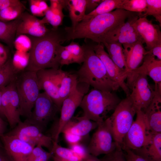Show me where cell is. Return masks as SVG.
I'll use <instances>...</instances> for the list:
<instances>
[{"instance_id": "cell-26", "label": "cell", "mask_w": 161, "mask_h": 161, "mask_svg": "<svg viewBox=\"0 0 161 161\" xmlns=\"http://www.w3.org/2000/svg\"><path fill=\"white\" fill-rule=\"evenodd\" d=\"M78 77L75 74L61 70L58 84V93L63 102L78 88Z\"/></svg>"}, {"instance_id": "cell-20", "label": "cell", "mask_w": 161, "mask_h": 161, "mask_svg": "<svg viewBox=\"0 0 161 161\" xmlns=\"http://www.w3.org/2000/svg\"><path fill=\"white\" fill-rule=\"evenodd\" d=\"M154 97L148 106L143 111L150 131L161 132V85H156Z\"/></svg>"}, {"instance_id": "cell-9", "label": "cell", "mask_w": 161, "mask_h": 161, "mask_svg": "<svg viewBox=\"0 0 161 161\" xmlns=\"http://www.w3.org/2000/svg\"><path fill=\"white\" fill-rule=\"evenodd\" d=\"M97 128L87 148L88 152L96 157L113 152L117 147L108 123L105 120L98 123Z\"/></svg>"}, {"instance_id": "cell-7", "label": "cell", "mask_w": 161, "mask_h": 161, "mask_svg": "<svg viewBox=\"0 0 161 161\" xmlns=\"http://www.w3.org/2000/svg\"><path fill=\"white\" fill-rule=\"evenodd\" d=\"M135 120L125 135L122 143V150L135 151L146 145L151 141L153 134L150 131L144 112L137 110Z\"/></svg>"}, {"instance_id": "cell-6", "label": "cell", "mask_w": 161, "mask_h": 161, "mask_svg": "<svg viewBox=\"0 0 161 161\" xmlns=\"http://www.w3.org/2000/svg\"><path fill=\"white\" fill-rule=\"evenodd\" d=\"M136 112L129 95L121 100L112 114L106 119L118 148H121L124 138L134 121Z\"/></svg>"}, {"instance_id": "cell-29", "label": "cell", "mask_w": 161, "mask_h": 161, "mask_svg": "<svg viewBox=\"0 0 161 161\" xmlns=\"http://www.w3.org/2000/svg\"><path fill=\"white\" fill-rule=\"evenodd\" d=\"M20 21V17L10 21H0V41L4 43L10 48L13 47L17 27Z\"/></svg>"}, {"instance_id": "cell-41", "label": "cell", "mask_w": 161, "mask_h": 161, "mask_svg": "<svg viewBox=\"0 0 161 161\" xmlns=\"http://www.w3.org/2000/svg\"><path fill=\"white\" fill-rule=\"evenodd\" d=\"M58 59L60 66L74 63L72 58L65 46L61 45L58 53Z\"/></svg>"}, {"instance_id": "cell-16", "label": "cell", "mask_w": 161, "mask_h": 161, "mask_svg": "<svg viewBox=\"0 0 161 161\" xmlns=\"http://www.w3.org/2000/svg\"><path fill=\"white\" fill-rule=\"evenodd\" d=\"M139 17V14H134L129 17L126 21L109 34L102 43L105 41H114L122 45L143 41L134 26V23Z\"/></svg>"}, {"instance_id": "cell-37", "label": "cell", "mask_w": 161, "mask_h": 161, "mask_svg": "<svg viewBox=\"0 0 161 161\" xmlns=\"http://www.w3.org/2000/svg\"><path fill=\"white\" fill-rule=\"evenodd\" d=\"M29 58V52L16 50L12 59V64L16 69L20 72L24 70L27 67Z\"/></svg>"}, {"instance_id": "cell-50", "label": "cell", "mask_w": 161, "mask_h": 161, "mask_svg": "<svg viewBox=\"0 0 161 161\" xmlns=\"http://www.w3.org/2000/svg\"><path fill=\"white\" fill-rule=\"evenodd\" d=\"M0 161H11L6 153L2 145L0 147Z\"/></svg>"}, {"instance_id": "cell-22", "label": "cell", "mask_w": 161, "mask_h": 161, "mask_svg": "<svg viewBox=\"0 0 161 161\" xmlns=\"http://www.w3.org/2000/svg\"><path fill=\"white\" fill-rule=\"evenodd\" d=\"M143 41L131 44H122L124 55L128 72L138 67L146 55Z\"/></svg>"}, {"instance_id": "cell-14", "label": "cell", "mask_w": 161, "mask_h": 161, "mask_svg": "<svg viewBox=\"0 0 161 161\" xmlns=\"http://www.w3.org/2000/svg\"><path fill=\"white\" fill-rule=\"evenodd\" d=\"M92 47L95 54L103 64L110 78L118 84L126 96L129 95L130 93L129 88L125 81L128 73L121 70L114 63L105 51L102 43H98Z\"/></svg>"}, {"instance_id": "cell-30", "label": "cell", "mask_w": 161, "mask_h": 161, "mask_svg": "<svg viewBox=\"0 0 161 161\" xmlns=\"http://www.w3.org/2000/svg\"><path fill=\"white\" fill-rule=\"evenodd\" d=\"M123 1V0H103L94 10L86 14L82 21H87L97 16L110 12L115 9H120Z\"/></svg>"}, {"instance_id": "cell-31", "label": "cell", "mask_w": 161, "mask_h": 161, "mask_svg": "<svg viewBox=\"0 0 161 161\" xmlns=\"http://www.w3.org/2000/svg\"><path fill=\"white\" fill-rule=\"evenodd\" d=\"M50 152L53 161H83L70 148L63 147L54 141Z\"/></svg>"}, {"instance_id": "cell-4", "label": "cell", "mask_w": 161, "mask_h": 161, "mask_svg": "<svg viewBox=\"0 0 161 161\" xmlns=\"http://www.w3.org/2000/svg\"><path fill=\"white\" fill-rule=\"evenodd\" d=\"M121 100L113 92L93 89L84 95L79 106L83 117L98 124L108 117V114L114 111Z\"/></svg>"}, {"instance_id": "cell-49", "label": "cell", "mask_w": 161, "mask_h": 161, "mask_svg": "<svg viewBox=\"0 0 161 161\" xmlns=\"http://www.w3.org/2000/svg\"><path fill=\"white\" fill-rule=\"evenodd\" d=\"M21 3L19 0H0V10Z\"/></svg>"}, {"instance_id": "cell-48", "label": "cell", "mask_w": 161, "mask_h": 161, "mask_svg": "<svg viewBox=\"0 0 161 161\" xmlns=\"http://www.w3.org/2000/svg\"><path fill=\"white\" fill-rule=\"evenodd\" d=\"M147 54H150L154 57L156 56L157 59L161 60V44L155 46L150 50L146 51V55Z\"/></svg>"}, {"instance_id": "cell-3", "label": "cell", "mask_w": 161, "mask_h": 161, "mask_svg": "<svg viewBox=\"0 0 161 161\" xmlns=\"http://www.w3.org/2000/svg\"><path fill=\"white\" fill-rule=\"evenodd\" d=\"M83 64L75 73L78 82L84 83L102 91L113 92L120 87L109 77L102 62L95 54L93 47L83 46Z\"/></svg>"}, {"instance_id": "cell-46", "label": "cell", "mask_w": 161, "mask_h": 161, "mask_svg": "<svg viewBox=\"0 0 161 161\" xmlns=\"http://www.w3.org/2000/svg\"><path fill=\"white\" fill-rule=\"evenodd\" d=\"M102 1V0H86V13L88 12V14L94 10Z\"/></svg>"}, {"instance_id": "cell-25", "label": "cell", "mask_w": 161, "mask_h": 161, "mask_svg": "<svg viewBox=\"0 0 161 161\" xmlns=\"http://www.w3.org/2000/svg\"><path fill=\"white\" fill-rule=\"evenodd\" d=\"M132 151L148 161H161V132L154 134L146 145Z\"/></svg>"}, {"instance_id": "cell-44", "label": "cell", "mask_w": 161, "mask_h": 161, "mask_svg": "<svg viewBox=\"0 0 161 161\" xmlns=\"http://www.w3.org/2000/svg\"><path fill=\"white\" fill-rule=\"evenodd\" d=\"M124 150L125 151L124 155L126 161H148L131 150L126 149Z\"/></svg>"}, {"instance_id": "cell-33", "label": "cell", "mask_w": 161, "mask_h": 161, "mask_svg": "<svg viewBox=\"0 0 161 161\" xmlns=\"http://www.w3.org/2000/svg\"><path fill=\"white\" fill-rule=\"evenodd\" d=\"M25 9V6L21 3L0 10V21L8 22L16 20L20 17Z\"/></svg>"}, {"instance_id": "cell-17", "label": "cell", "mask_w": 161, "mask_h": 161, "mask_svg": "<svg viewBox=\"0 0 161 161\" xmlns=\"http://www.w3.org/2000/svg\"><path fill=\"white\" fill-rule=\"evenodd\" d=\"M59 69L48 68L36 72L40 90H43L60 111L62 102L60 98L57 84Z\"/></svg>"}, {"instance_id": "cell-19", "label": "cell", "mask_w": 161, "mask_h": 161, "mask_svg": "<svg viewBox=\"0 0 161 161\" xmlns=\"http://www.w3.org/2000/svg\"><path fill=\"white\" fill-rule=\"evenodd\" d=\"M127 72L126 83L128 85L131 83L134 77L138 74L148 76L153 80L155 85L161 83V60L156 58L151 54H146L140 66Z\"/></svg>"}, {"instance_id": "cell-8", "label": "cell", "mask_w": 161, "mask_h": 161, "mask_svg": "<svg viewBox=\"0 0 161 161\" xmlns=\"http://www.w3.org/2000/svg\"><path fill=\"white\" fill-rule=\"evenodd\" d=\"M43 131L38 126L25 120L24 122H19L12 130L7 134L16 137L35 146L39 145L45 147L50 152L53 140L51 137L44 134Z\"/></svg>"}, {"instance_id": "cell-28", "label": "cell", "mask_w": 161, "mask_h": 161, "mask_svg": "<svg viewBox=\"0 0 161 161\" xmlns=\"http://www.w3.org/2000/svg\"><path fill=\"white\" fill-rule=\"evenodd\" d=\"M86 0H67L66 7L72 24L70 28H74L82 20L86 14Z\"/></svg>"}, {"instance_id": "cell-27", "label": "cell", "mask_w": 161, "mask_h": 161, "mask_svg": "<svg viewBox=\"0 0 161 161\" xmlns=\"http://www.w3.org/2000/svg\"><path fill=\"white\" fill-rule=\"evenodd\" d=\"M114 63L122 71L126 72L128 68L123 53L122 45L117 42L105 41L102 43Z\"/></svg>"}, {"instance_id": "cell-12", "label": "cell", "mask_w": 161, "mask_h": 161, "mask_svg": "<svg viewBox=\"0 0 161 161\" xmlns=\"http://www.w3.org/2000/svg\"><path fill=\"white\" fill-rule=\"evenodd\" d=\"M14 80L7 86L0 89L2 104L6 118L12 128L21 121L19 100Z\"/></svg>"}, {"instance_id": "cell-54", "label": "cell", "mask_w": 161, "mask_h": 161, "mask_svg": "<svg viewBox=\"0 0 161 161\" xmlns=\"http://www.w3.org/2000/svg\"><path fill=\"white\" fill-rule=\"evenodd\" d=\"M2 145V144L0 142V147Z\"/></svg>"}, {"instance_id": "cell-51", "label": "cell", "mask_w": 161, "mask_h": 161, "mask_svg": "<svg viewBox=\"0 0 161 161\" xmlns=\"http://www.w3.org/2000/svg\"><path fill=\"white\" fill-rule=\"evenodd\" d=\"M7 127V123L0 116V137L5 134Z\"/></svg>"}, {"instance_id": "cell-35", "label": "cell", "mask_w": 161, "mask_h": 161, "mask_svg": "<svg viewBox=\"0 0 161 161\" xmlns=\"http://www.w3.org/2000/svg\"><path fill=\"white\" fill-rule=\"evenodd\" d=\"M147 4L146 10L144 13L140 16L146 17L148 16H154L161 26V0H146Z\"/></svg>"}, {"instance_id": "cell-53", "label": "cell", "mask_w": 161, "mask_h": 161, "mask_svg": "<svg viewBox=\"0 0 161 161\" xmlns=\"http://www.w3.org/2000/svg\"><path fill=\"white\" fill-rule=\"evenodd\" d=\"M0 116L3 119L6 118L5 114L1 102V94L0 91Z\"/></svg>"}, {"instance_id": "cell-42", "label": "cell", "mask_w": 161, "mask_h": 161, "mask_svg": "<svg viewBox=\"0 0 161 161\" xmlns=\"http://www.w3.org/2000/svg\"><path fill=\"white\" fill-rule=\"evenodd\" d=\"M104 161H126L121 148H117L113 152L106 155L102 159Z\"/></svg>"}, {"instance_id": "cell-18", "label": "cell", "mask_w": 161, "mask_h": 161, "mask_svg": "<svg viewBox=\"0 0 161 161\" xmlns=\"http://www.w3.org/2000/svg\"><path fill=\"white\" fill-rule=\"evenodd\" d=\"M134 26L145 43V49L146 51L161 44V32L160 26L153 24L146 17H139L134 23Z\"/></svg>"}, {"instance_id": "cell-23", "label": "cell", "mask_w": 161, "mask_h": 161, "mask_svg": "<svg viewBox=\"0 0 161 161\" xmlns=\"http://www.w3.org/2000/svg\"><path fill=\"white\" fill-rule=\"evenodd\" d=\"M97 126L96 122L83 116L73 117L65 126L61 133L70 134L83 138Z\"/></svg>"}, {"instance_id": "cell-36", "label": "cell", "mask_w": 161, "mask_h": 161, "mask_svg": "<svg viewBox=\"0 0 161 161\" xmlns=\"http://www.w3.org/2000/svg\"><path fill=\"white\" fill-rule=\"evenodd\" d=\"M69 52L74 63L81 64L84 59V50L83 46L78 43L72 41L68 45L65 46Z\"/></svg>"}, {"instance_id": "cell-32", "label": "cell", "mask_w": 161, "mask_h": 161, "mask_svg": "<svg viewBox=\"0 0 161 161\" xmlns=\"http://www.w3.org/2000/svg\"><path fill=\"white\" fill-rule=\"evenodd\" d=\"M13 66L11 58H9L4 64L0 66V89L10 83L19 72Z\"/></svg>"}, {"instance_id": "cell-39", "label": "cell", "mask_w": 161, "mask_h": 161, "mask_svg": "<svg viewBox=\"0 0 161 161\" xmlns=\"http://www.w3.org/2000/svg\"><path fill=\"white\" fill-rule=\"evenodd\" d=\"M40 145L35 146L29 156L27 161H48L52 157V153L45 150Z\"/></svg>"}, {"instance_id": "cell-11", "label": "cell", "mask_w": 161, "mask_h": 161, "mask_svg": "<svg viewBox=\"0 0 161 161\" xmlns=\"http://www.w3.org/2000/svg\"><path fill=\"white\" fill-rule=\"evenodd\" d=\"M129 96L137 111H143L149 105L154 97V90L149 84L147 76L138 74L133 78L129 88Z\"/></svg>"}, {"instance_id": "cell-45", "label": "cell", "mask_w": 161, "mask_h": 161, "mask_svg": "<svg viewBox=\"0 0 161 161\" xmlns=\"http://www.w3.org/2000/svg\"><path fill=\"white\" fill-rule=\"evenodd\" d=\"M64 134L66 140L71 146L80 143L82 138L80 137L70 134L65 133Z\"/></svg>"}, {"instance_id": "cell-47", "label": "cell", "mask_w": 161, "mask_h": 161, "mask_svg": "<svg viewBox=\"0 0 161 161\" xmlns=\"http://www.w3.org/2000/svg\"><path fill=\"white\" fill-rule=\"evenodd\" d=\"M8 59V54L6 48L0 42V66L4 64Z\"/></svg>"}, {"instance_id": "cell-43", "label": "cell", "mask_w": 161, "mask_h": 161, "mask_svg": "<svg viewBox=\"0 0 161 161\" xmlns=\"http://www.w3.org/2000/svg\"><path fill=\"white\" fill-rule=\"evenodd\" d=\"M79 157L83 160L89 154L87 148L80 143L75 144L71 146L70 148Z\"/></svg>"}, {"instance_id": "cell-52", "label": "cell", "mask_w": 161, "mask_h": 161, "mask_svg": "<svg viewBox=\"0 0 161 161\" xmlns=\"http://www.w3.org/2000/svg\"><path fill=\"white\" fill-rule=\"evenodd\" d=\"M83 161H104L102 159H99L96 157L89 154Z\"/></svg>"}, {"instance_id": "cell-21", "label": "cell", "mask_w": 161, "mask_h": 161, "mask_svg": "<svg viewBox=\"0 0 161 161\" xmlns=\"http://www.w3.org/2000/svg\"><path fill=\"white\" fill-rule=\"evenodd\" d=\"M20 21L16 30V37L21 34L40 37L45 35L49 30L41 19L27 12L23 13L20 16Z\"/></svg>"}, {"instance_id": "cell-10", "label": "cell", "mask_w": 161, "mask_h": 161, "mask_svg": "<svg viewBox=\"0 0 161 161\" xmlns=\"http://www.w3.org/2000/svg\"><path fill=\"white\" fill-rule=\"evenodd\" d=\"M30 117L25 120L44 131L48 123L59 111L50 97L45 92L40 93Z\"/></svg>"}, {"instance_id": "cell-1", "label": "cell", "mask_w": 161, "mask_h": 161, "mask_svg": "<svg viewBox=\"0 0 161 161\" xmlns=\"http://www.w3.org/2000/svg\"><path fill=\"white\" fill-rule=\"evenodd\" d=\"M133 12L117 9L110 12L97 16L85 21H82L73 28L66 27V40L87 38L102 43L106 36L118 28Z\"/></svg>"}, {"instance_id": "cell-40", "label": "cell", "mask_w": 161, "mask_h": 161, "mask_svg": "<svg viewBox=\"0 0 161 161\" xmlns=\"http://www.w3.org/2000/svg\"><path fill=\"white\" fill-rule=\"evenodd\" d=\"M13 46L16 50L28 52L32 47L31 39L27 35H20L16 37L13 43Z\"/></svg>"}, {"instance_id": "cell-13", "label": "cell", "mask_w": 161, "mask_h": 161, "mask_svg": "<svg viewBox=\"0 0 161 161\" xmlns=\"http://www.w3.org/2000/svg\"><path fill=\"white\" fill-rule=\"evenodd\" d=\"M84 95V92L77 88L63 101L60 110V116L51 137L54 141L58 142L59 136L63 128L73 117Z\"/></svg>"}, {"instance_id": "cell-38", "label": "cell", "mask_w": 161, "mask_h": 161, "mask_svg": "<svg viewBox=\"0 0 161 161\" xmlns=\"http://www.w3.org/2000/svg\"><path fill=\"white\" fill-rule=\"evenodd\" d=\"M28 1L32 15L36 17L45 16L49 8L45 1L29 0Z\"/></svg>"}, {"instance_id": "cell-34", "label": "cell", "mask_w": 161, "mask_h": 161, "mask_svg": "<svg viewBox=\"0 0 161 161\" xmlns=\"http://www.w3.org/2000/svg\"><path fill=\"white\" fill-rule=\"evenodd\" d=\"M147 6L146 0H123L120 9L142 14L145 12Z\"/></svg>"}, {"instance_id": "cell-2", "label": "cell", "mask_w": 161, "mask_h": 161, "mask_svg": "<svg viewBox=\"0 0 161 161\" xmlns=\"http://www.w3.org/2000/svg\"><path fill=\"white\" fill-rule=\"evenodd\" d=\"M57 30H49L45 35L40 37L29 35L32 47L29 52L28 64L24 70L37 72L48 68L59 69L58 49L66 39Z\"/></svg>"}, {"instance_id": "cell-15", "label": "cell", "mask_w": 161, "mask_h": 161, "mask_svg": "<svg viewBox=\"0 0 161 161\" xmlns=\"http://www.w3.org/2000/svg\"><path fill=\"white\" fill-rule=\"evenodd\" d=\"M4 148L11 161H27L35 146L5 133L0 137Z\"/></svg>"}, {"instance_id": "cell-5", "label": "cell", "mask_w": 161, "mask_h": 161, "mask_svg": "<svg viewBox=\"0 0 161 161\" xmlns=\"http://www.w3.org/2000/svg\"><path fill=\"white\" fill-rule=\"evenodd\" d=\"M14 81L19 100L20 115L29 118L40 93L36 72L24 70L19 72Z\"/></svg>"}, {"instance_id": "cell-24", "label": "cell", "mask_w": 161, "mask_h": 161, "mask_svg": "<svg viewBox=\"0 0 161 161\" xmlns=\"http://www.w3.org/2000/svg\"><path fill=\"white\" fill-rule=\"evenodd\" d=\"M49 1L50 6L41 20L44 24L48 23L53 29L57 30L62 24L64 17L63 9L66 7L67 0H50Z\"/></svg>"}]
</instances>
